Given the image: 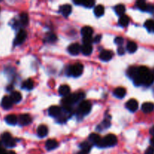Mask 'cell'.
Masks as SVG:
<instances>
[{
	"label": "cell",
	"mask_w": 154,
	"mask_h": 154,
	"mask_svg": "<svg viewBox=\"0 0 154 154\" xmlns=\"http://www.w3.org/2000/svg\"><path fill=\"white\" fill-rule=\"evenodd\" d=\"M85 94L83 93H73V94L69 95L68 96H65L63 99V106H68L71 107L72 104L78 102V101H81L84 98Z\"/></svg>",
	"instance_id": "obj_1"
},
{
	"label": "cell",
	"mask_w": 154,
	"mask_h": 154,
	"mask_svg": "<svg viewBox=\"0 0 154 154\" xmlns=\"http://www.w3.org/2000/svg\"><path fill=\"white\" fill-rule=\"evenodd\" d=\"M117 142V138L116 135L113 134H109L106 135L104 138H101L100 142L97 144L99 148H107L114 146Z\"/></svg>",
	"instance_id": "obj_2"
},
{
	"label": "cell",
	"mask_w": 154,
	"mask_h": 154,
	"mask_svg": "<svg viewBox=\"0 0 154 154\" xmlns=\"http://www.w3.org/2000/svg\"><path fill=\"white\" fill-rule=\"evenodd\" d=\"M2 141L7 148H14L16 145V141L9 132H5L2 135Z\"/></svg>",
	"instance_id": "obj_3"
},
{
	"label": "cell",
	"mask_w": 154,
	"mask_h": 154,
	"mask_svg": "<svg viewBox=\"0 0 154 154\" xmlns=\"http://www.w3.org/2000/svg\"><path fill=\"white\" fill-rule=\"evenodd\" d=\"M83 70V65L81 63H76V64L73 65L69 68L70 75H72L73 77H79L82 75Z\"/></svg>",
	"instance_id": "obj_4"
},
{
	"label": "cell",
	"mask_w": 154,
	"mask_h": 154,
	"mask_svg": "<svg viewBox=\"0 0 154 154\" xmlns=\"http://www.w3.org/2000/svg\"><path fill=\"white\" fill-rule=\"evenodd\" d=\"M92 108V104L90 101H83L80 104L78 107V113L81 115H86L90 112Z\"/></svg>",
	"instance_id": "obj_5"
},
{
	"label": "cell",
	"mask_w": 154,
	"mask_h": 154,
	"mask_svg": "<svg viewBox=\"0 0 154 154\" xmlns=\"http://www.w3.org/2000/svg\"><path fill=\"white\" fill-rule=\"evenodd\" d=\"M27 33L25 30H20V31L18 32V33H17L16 38H15L14 44L15 45H21L22 43L24 42V41H25L26 38H27Z\"/></svg>",
	"instance_id": "obj_6"
},
{
	"label": "cell",
	"mask_w": 154,
	"mask_h": 154,
	"mask_svg": "<svg viewBox=\"0 0 154 154\" xmlns=\"http://www.w3.org/2000/svg\"><path fill=\"white\" fill-rule=\"evenodd\" d=\"M32 118L29 114H21L19 116L18 118V123L20 126H27L31 123Z\"/></svg>",
	"instance_id": "obj_7"
},
{
	"label": "cell",
	"mask_w": 154,
	"mask_h": 154,
	"mask_svg": "<svg viewBox=\"0 0 154 154\" xmlns=\"http://www.w3.org/2000/svg\"><path fill=\"white\" fill-rule=\"evenodd\" d=\"M61 108L59 106H51L48 110L49 114L54 117H59L61 115Z\"/></svg>",
	"instance_id": "obj_8"
},
{
	"label": "cell",
	"mask_w": 154,
	"mask_h": 154,
	"mask_svg": "<svg viewBox=\"0 0 154 154\" xmlns=\"http://www.w3.org/2000/svg\"><path fill=\"white\" fill-rule=\"evenodd\" d=\"M126 108L129 110L130 111H132V112H135V111H137V108H138V103L137 101H136L135 99H130L126 102Z\"/></svg>",
	"instance_id": "obj_9"
},
{
	"label": "cell",
	"mask_w": 154,
	"mask_h": 154,
	"mask_svg": "<svg viewBox=\"0 0 154 154\" xmlns=\"http://www.w3.org/2000/svg\"><path fill=\"white\" fill-rule=\"evenodd\" d=\"M13 103V101L12 100L10 96H4L2 100V106L5 109H9V108H11L12 107Z\"/></svg>",
	"instance_id": "obj_10"
},
{
	"label": "cell",
	"mask_w": 154,
	"mask_h": 154,
	"mask_svg": "<svg viewBox=\"0 0 154 154\" xmlns=\"http://www.w3.org/2000/svg\"><path fill=\"white\" fill-rule=\"evenodd\" d=\"M81 50V47L77 43L72 44L68 48V51L71 55H78Z\"/></svg>",
	"instance_id": "obj_11"
},
{
	"label": "cell",
	"mask_w": 154,
	"mask_h": 154,
	"mask_svg": "<svg viewBox=\"0 0 154 154\" xmlns=\"http://www.w3.org/2000/svg\"><path fill=\"white\" fill-rule=\"evenodd\" d=\"M113 57V53L111 50H104L100 53L99 58L103 61H109Z\"/></svg>",
	"instance_id": "obj_12"
},
{
	"label": "cell",
	"mask_w": 154,
	"mask_h": 154,
	"mask_svg": "<svg viewBox=\"0 0 154 154\" xmlns=\"http://www.w3.org/2000/svg\"><path fill=\"white\" fill-rule=\"evenodd\" d=\"M58 142L55 140L50 139L47 140L46 141V144H45V147H46V149L47 150H52L53 149H56L57 147H58Z\"/></svg>",
	"instance_id": "obj_13"
},
{
	"label": "cell",
	"mask_w": 154,
	"mask_h": 154,
	"mask_svg": "<svg viewBox=\"0 0 154 154\" xmlns=\"http://www.w3.org/2000/svg\"><path fill=\"white\" fill-rule=\"evenodd\" d=\"M5 120L9 125H15L17 124V122H18V119H17V116L14 114H9L6 116L5 118Z\"/></svg>",
	"instance_id": "obj_14"
},
{
	"label": "cell",
	"mask_w": 154,
	"mask_h": 154,
	"mask_svg": "<svg viewBox=\"0 0 154 154\" xmlns=\"http://www.w3.org/2000/svg\"><path fill=\"white\" fill-rule=\"evenodd\" d=\"M71 10H72L71 6L70 5H68V4L67 5H63L60 8V12H61V13L63 14V15L65 17H68V15H70V14L71 13Z\"/></svg>",
	"instance_id": "obj_15"
},
{
	"label": "cell",
	"mask_w": 154,
	"mask_h": 154,
	"mask_svg": "<svg viewBox=\"0 0 154 154\" xmlns=\"http://www.w3.org/2000/svg\"><path fill=\"white\" fill-rule=\"evenodd\" d=\"M141 109L146 114L150 113L154 110V104L151 102H145L142 104Z\"/></svg>",
	"instance_id": "obj_16"
},
{
	"label": "cell",
	"mask_w": 154,
	"mask_h": 154,
	"mask_svg": "<svg viewBox=\"0 0 154 154\" xmlns=\"http://www.w3.org/2000/svg\"><path fill=\"white\" fill-rule=\"evenodd\" d=\"M137 73H138V68L137 67L132 66L127 70V75L130 78H132L133 80L137 77Z\"/></svg>",
	"instance_id": "obj_17"
},
{
	"label": "cell",
	"mask_w": 154,
	"mask_h": 154,
	"mask_svg": "<svg viewBox=\"0 0 154 154\" xmlns=\"http://www.w3.org/2000/svg\"><path fill=\"white\" fill-rule=\"evenodd\" d=\"M38 135L40 137H44L47 135L48 129L47 128V126H45V125H41V126H38Z\"/></svg>",
	"instance_id": "obj_18"
},
{
	"label": "cell",
	"mask_w": 154,
	"mask_h": 154,
	"mask_svg": "<svg viewBox=\"0 0 154 154\" xmlns=\"http://www.w3.org/2000/svg\"><path fill=\"white\" fill-rule=\"evenodd\" d=\"M154 82V75L152 72H150L145 78H144L143 81V84L149 86V85L152 84Z\"/></svg>",
	"instance_id": "obj_19"
},
{
	"label": "cell",
	"mask_w": 154,
	"mask_h": 154,
	"mask_svg": "<svg viewBox=\"0 0 154 154\" xmlns=\"http://www.w3.org/2000/svg\"><path fill=\"white\" fill-rule=\"evenodd\" d=\"M11 99L13 101L14 103H18L21 101L22 99V96L19 92L17 91H14L12 92V94L10 96Z\"/></svg>",
	"instance_id": "obj_20"
},
{
	"label": "cell",
	"mask_w": 154,
	"mask_h": 154,
	"mask_svg": "<svg viewBox=\"0 0 154 154\" xmlns=\"http://www.w3.org/2000/svg\"><path fill=\"white\" fill-rule=\"evenodd\" d=\"M126 93V91L123 87H118L114 91V95L117 98H123Z\"/></svg>",
	"instance_id": "obj_21"
},
{
	"label": "cell",
	"mask_w": 154,
	"mask_h": 154,
	"mask_svg": "<svg viewBox=\"0 0 154 154\" xmlns=\"http://www.w3.org/2000/svg\"><path fill=\"white\" fill-rule=\"evenodd\" d=\"M70 93V87L68 85H62L60 88H59V93H60L61 96H65L68 94H69Z\"/></svg>",
	"instance_id": "obj_22"
},
{
	"label": "cell",
	"mask_w": 154,
	"mask_h": 154,
	"mask_svg": "<svg viewBox=\"0 0 154 154\" xmlns=\"http://www.w3.org/2000/svg\"><path fill=\"white\" fill-rule=\"evenodd\" d=\"M81 51L83 53L84 55H90L93 52V47L91 45H84L83 44V46L81 47Z\"/></svg>",
	"instance_id": "obj_23"
},
{
	"label": "cell",
	"mask_w": 154,
	"mask_h": 154,
	"mask_svg": "<svg viewBox=\"0 0 154 154\" xmlns=\"http://www.w3.org/2000/svg\"><path fill=\"white\" fill-rule=\"evenodd\" d=\"M93 33V30L90 27H84L81 30V34L83 37L92 36Z\"/></svg>",
	"instance_id": "obj_24"
},
{
	"label": "cell",
	"mask_w": 154,
	"mask_h": 154,
	"mask_svg": "<svg viewBox=\"0 0 154 154\" xmlns=\"http://www.w3.org/2000/svg\"><path fill=\"white\" fill-rule=\"evenodd\" d=\"M89 140H90L92 143H93V144H95L97 145V144L100 142V141L101 140V138L98 134L93 133V134H91L90 136H89Z\"/></svg>",
	"instance_id": "obj_25"
},
{
	"label": "cell",
	"mask_w": 154,
	"mask_h": 154,
	"mask_svg": "<svg viewBox=\"0 0 154 154\" xmlns=\"http://www.w3.org/2000/svg\"><path fill=\"white\" fill-rule=\"evenodd\" d=\"M75 3L78 4V5H83L86 8H92L95 5V2L92 1V0H90V1H78V2L75 1Z\"/></svg>",
	"instance_id": "obj_26"
},
{
	"label": "cell",
	"mask_w": 154,
	"mask_h": 154,
	"mask_svg": "<svg viewBox=\"0 0 154 154\" xmlns=\"http://www.w3.org/2000/svg\"><path fill=\"white\" fill-rule=\"evenodd\" d=\"M94 13L96 17H101V16H102L104 13V8L103 7V5H99L97 6H96V8L94 9Z\"/></svg>",
	"instance_id": "obj_27"
},
{
	"label": "cell",
	"mask_w": 154,
	"mask_h": 154,
	"mask_svg": "<svg viewBox=\"0 0 154 154\" xmlns=\"http://www.w3.org/2000/svg\"><path fill=\"white\" fill-rule=\"evenodd\" d=\"M129 23V18L128 16L126 15H123L121 16L119 19V24L121 26V27H127L128 24Z\"/></svg>",
	"instance_id": "obj_28"
},
{
	"label": "cell",
	"mask_w": 154,
	"mask_h": 154,
	"mask_svg": "<svg viewBox=\"0 0 154 154\" xmlns=\"http://www.w3.org/2000/svg\"><path fill=\"white\" fill-rule=\"evenodd\" d=\"M126 49H127V50L129 52V53H135V52L137 50V46L135 42H128L127 45H126Z\"/></svg>",
	"instance_id": "obj_29"
},
{
	"label": "cell",
	"mask_w": 154,
	"mask_h": 154,
	"mask_svg": "<svg viewBox=\"0 0 154 154\" xmlns=\"http://www.w3.org/2000/svg\"><path fill=\"white\" fill-rule=\"evenodd\" d=\"M33 86H34V83L33 81H32V80L31 79H28L27 80V81H25L23 83V85H22V87L28 90H32V89L33 88Z\"/></svg>",
	"instance_id": "obj_30"
},
{
	"label": "cell",
	"mask_w": 154,
	"mask_h": 154,
	"mask_svg": "<svg viewBox=\"0 0 154 154\" xmlns=\"http://www.w3.org/2000/svg\"><path fill=\"white\" fill-rule=\"evenodd\" d=\"M111 126V122H110L109 119H104L102 123H101L100 125H99L98 127H97V129L98 130H103V129H106L110 127Z\"/></svg>",
	"instance_id": "obj_31"
},
{
	"label": "cell",
	"mask_w": 154,
	"mask_h": 154,
	"mask_svg": "<svg viewBox=\"0 0 154 154\" xmlns=\"http://www.w3.org/2000/svg\"><path fill=\"white\" fill-rule=\"evenodd\" d=\"M125 11H126V8H125L124 5H122V4L117 5L115 7V12H116V13L118 15H119L120 17L121 16H123V15H124Z\"/></svg>",
	"instance_id": "obj_32"
},
{
	"label": "cell",
	"mask_w": 154,
	"mask_h": 154,
	"mask_svg": "<svg viewBox=\"0 0 154 154\" xmlns=\"http://www.w3.org/2000/svg\"><path fill=\"white\" fill-rule=\"evenodd\" d=\"M20 23H21L22 25L27 26L29 23V17L28 14L27 13H22L20 16Z\"/></svg>",
	"instance_id": "obj_33"
},
{
	"label": "cell",
	"mask_w": 154,
	"mask_h": 154,
	"mask_svg": "<svg viewBox=\"0 0 154 154\" xmlns=\"http://www.w3.org/2000/svg\"><path fill=\"white\" fill-rule=\"evenodd\" d=\"M137 7L141 11H147V9H148V4L146 3L143 0H140V1H137Z\"/></svg>",
	"instance_id": "obj_34"
},
{
	"label": "cell",
	"mask_w": 154,
	"mask_h": 154,
	"mask_svg": "<svg viewBox=\"0 0 154 154\" xmlns=\"http://www.w3.org/2000/svg\"><path fill=\"white\" fill-rule=\"evenodd\" d=\"M80 148H81V150H85L89 153L90 149H91V145L90 144V143L84 141V142H82L81 144H80Z\"/></svg>",
	"instance_id": "obj_35"
},
{
	"label": "cell",
	"mask_w": 154,
	"mask_h": 154,
	"mask_svg": "<svg viewBox=\"0 0 154 154\" xmlns=\"http://www.w3.org/2000/svg\"><path fill=\"white\" fill-rule=\"evenodd\" d=\"M145 27L148 29L150 31H154V21L153 20H147L145 22V24H144Z\"/></svg>",
	"instance_id": "obj_36"
},
{
	"label": "cell",
	"mask_w": 154,
	"mask_h": 154,
	"mask_svg": "<svg viewBox=\"0 0 154 154\" xmlns=\"http://www.w3.org/2000/svg\"><path fill=\"white\" fill-rule=\"evenodd\" d=\"M46 39H47V42L53 43V42H54L56 40V36L54 35V34L49 33V34H47V35Z\"/></svg>",
	"instance_id": "obj_37"
},
{
	"label": "cell",
	"mask_w": 154,
	"mask_h": 154,
	"mask_svg": "<svg viewBox=\"0 0 154 154\" xmlns=\"http://www.w3.org/2000/svg\"><path fill=\"white\" fill-rule=\"evenodd\" d=\"M83 42L84 45H91L92 42H93V39L92 36L83 37Z\"/></svg>",
	"instance_id": "obj_38"
},
{
	"label": "cell",
	"mask_w": 154,
	"mask_h": 154,
	"mask_svg": "<svg viewBox=\"0 0 154 154\" xmlns=\"http://www.w3.org/2000/svg\"><path fill=\"white\" fill-rule=\"evenodd\" d=\"M123 38L122 37H117L114 40V42L118 45H122L123 44Z\"/></svg>",
	"instance_id": "obj_39"
},
{
	"label": "cell",
	"mask_w": 154,
	"mask_h": 154,
	"mask_svg": "<svg viewBox=\"0 0 154 154\" xmlns=\"http://www.w3.org/2000/svg\"><path fill=\"white\" fill-rule=\"evenodd\" d=\"M145 154H154V148H153V147L148 148L146 150Z\"/></svg>",
	"instance_id": "obj_40"
},
{
	"label": "cell",
	"mask_w": 154,
	"mask_h": 154,
	"mask_svg": "<svg viewBox=\"0 0 154 154\" xmlns=\"http://www.w3.org/2000/svg\"><path fill=\"white\" fill-rule=\"evenodd\" d=\"M117 53L119 55H123L125 53V49L123 47H119L117 49Z\"/></svg>",
	"instance_id": "obj_41"
},
{
	"label": "cell",
	"mask_w": 154,
	"mask_h": 154,
	"mask_svg": "<svg viewBox=\"0 0 154 154\" xmlns=\"http://www.w3.org/2000/svg\"><path fill=\"white\" fill-rule=\"evenodd\" d=\"M101 38V35H96V36L93 38V41H94V42H96V43H98V42H100Z\"/></svg>",
	"instance_id": "obj_42"
},
{
	"label": "cell",
	"mask_w": 154,
	"mask_h": 154,
	"mask_svg": "<svg viewBox=\"0 0 154 154\" xmlns=\"http://www.w3.org/2000/svg\"><path fill=\"white\" fill-rule=\"evenodd\" d=\"M0 154H7V152L5 151V149H3V148H1L0 149Z\"/></svg>",
	"instance_id": "obj_43"
},
{
	"label": "cell",
	"mask_w": 154,
	"mask_h": 154,
	"mask_svg": "<svg viewBox=\"0 0 154 154\" xmlns=\"http://www.w3.org/2000/svg\"><path fill=\"white\" fill-rule=\"evenodd\" d=\"M150 132L151 135H153L154 136V126H153V127L151 128L150 130Z\"/></svg>",
	"instance_id": "obj_44"
},
{
	"label": "cell",
	"mask_w": 154,
	"mask_h": 154,
	"mask_svg": "<svg viewBox=\"0 0 154 154\" xmlns=\"http://www.w3.org/2000/svg\"><path fill=\"white\" fill-rule=\"evenodd\" d=\"M78 154H88V152H86V151H85V150H81V151H80Z\"/></svg>",
	"instance_id": "obj_45"
},
{
	"label": "cell",
	"mask_w": 154,
	"mask_h": 154,
	"mask_svg": "<svg viewBox=\"0 0 154 154\" xmlns=\"http://www.w3.org/2000/svg\"><path fill=\"white\" fill-rule=\"evenodd\" d=\"M150 144H151V145H152L153 148H154V137L150 140Z\"/></svg>",
	"instance_id": "obj_46"
},
{
	"label": "cell",
	"mask_w": 154,
	"mask_h": 154,
	"mask_svg": "<svg viewBox=\"0 0 154 154\" xmlns=\"http://www.w3.org/2000/svg\"><path fill=\"white\" fill-rule=\"evenodd\" d=\"M7 154H16L15 152L14 151H9V152H7Z\"/></svg>",
	"instance_id": "obj_47"
},
{
	"label": "cell",
	"mask_w": 154,
	"mask_h": 154,
	"mask_svg": "<svg viewBox=\"0 0 154 154\" xmlns=\"http://www.w3.org/2000/svg\"><path fill=\"white\" fill-rule=\"evenodd\" d=\"M2 148V144H1V142H0V149Z\"/></svg>",
	"instance_id": "obj_48"
},
{
	"label": "cell",
	"mask_w": 154,
	"mask_h": 154,
	"mask_svg": "<svg viewBox=\"0 0 154 154\" xmlns=\"http://www.w3.org/2000/svg\"><path fill=\"white\" fill-rule=\"evenodd\" d=\"M153 75H154V68H153Z\"/></svg>",
	"instance_id": "obj_49"
}]
</instances>
